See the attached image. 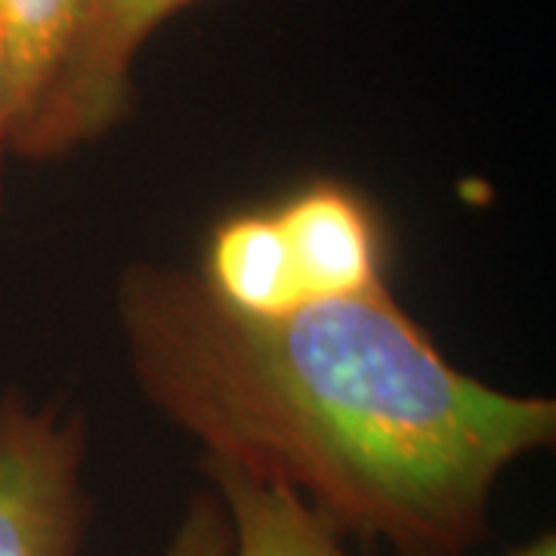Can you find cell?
I'll return each mask as SVG.
<instances>
[{"mask_svg": "<svg viewBox=\"0 0 556 556\" xmlns=\"http://www.w3.org/2000/svg\"><path fill=\"white\" fill-rule=\"evenodd\" d=\"M84 420L0 399V556H80L90 504L84 492Z\"/></svg>", "mask_w": 556, "mask_h": 556, "instance_id": "cell-3", "label": "cell"}, {"mask_svg": "<svg viewBox=\"0 0 556 556\" xmlns=\"http://www.w3.org/2000/svg\"><path fill=\"white\" fill-rule=\"evenodd\" d=\"M84 3L87 0H0V31L16 84V130L38 109L68 60Z\"/></svg>", "mask_w": 556, "mask_h": 556, "instance_id": "cell-7", "label": "cell"}, {"mask_svg": "<svg viewBox=\"0 0 556 556\" xmlns=\"http://www.w3.org/2000/svg\"><path fill=\"white\" fill-rule=\"evenodd\" d=\"M167 556H232L229 517L214 492H199L189 501Z\"/></svg>", "mask_w": 556, "mask_h": 556, "instance_id": "cell-8", "label": "cell"}, {"mask_svg": "<svg viewBox=\"0 0 556 556\" xmlns=\"http://www.w3.org/2000/svg\"><path fill=\"white\" fill-rule=\"evenodd\" d=\"M118 318L142 396L207 464L396 556L473 554L501 473L556 437L554 399L464 375L390 288L251 318L149 263L124 269Z\"/></svg>", "mask_w": 556, "mask_h": 556, "instance_id": "cell-1", "label": "cell"}, {"mask_svg": "<svg viewBox=\"0 0 556 556\" xmlns=\"http://www.w3.org/2000/svg\"><path fill=\"white\" fill-rule=\"evenodd\" d=\"M192 3L199 0H87L68 60L38 109L22 121L13 152L62 159L118 127L134 102L139 50Z\"/></svg>", "mask_w": 556, "mask_h": 556, "instance_id": "cell-2", "label": "cell"}, {"mask_svg": "<svg viewBox=\"0 0 556 556\" xmlns=\"http://www.w3.org/2000/svg\"><path fill=\"white\" fill-rule=\"evenodd\" d=\"M273 214L288 244L303 306L387 288L383 229L375 207L356 189L316 179L278 201Z\"/></svg>", "mask_w": 556, "mask_h": 556, "instance_id": "cell-4", "label": "cell"}, {"mask_svg": "<svg viewBox=\"0 0 556 556\" xmlns=\"http://www.w3.org/2000/svg\"><path fill=\"white\" fill-rule=\"evenodd\" d=\"M507 556H556L554 532H541V535L532 538V541H526V544L514 547Z\"/></svg>", "mask_w": 556, "mask_h": 556, "instance_id": "cell-10", "label": "cell"}, {"mask_svg": "<svg viewBox=\"0 0 556 556\" xmlns=\"http://www.w3.org/2000/svg\"><path fill=\"white\" fill-rule=\"evenodd\" d=\"M204 473L229 517L232 556H346L343 538L291 489L207 460Z\"/></svg>", "mask_w": 556, "mask_h": 556, "instance_id": "cell-6", "label": "cell"}, {"mask_svg": "<svg viewBox=\"0 0 556 556\" xmlns=\"http://www.w3.org/2000/svg\"><path fill=\"white\" fill-rule=\"evenodd\" d=\"M199 278L239 316L278 318L303 306L273 207L219 219L204 248Z\"/></svg>", "mask_w": 556, "mask_h": 556, "instance_id": "cell-5", "label": "cell"}, {"mask_svg": "<svg viewBox=\"0 0 556 556\" xmlns=\"http://www.w3.org/2000/svg\"><path fill=\"white\" fill-rule=\"evenodd\" d=\"M13 130H16V84L7 38L0 31V207H3V159L13 152Z\"/></svg>", "mask_w": 556, "mask_h": 556, "instance_id": "cell-9", "label": "cell"}]
</instances>
